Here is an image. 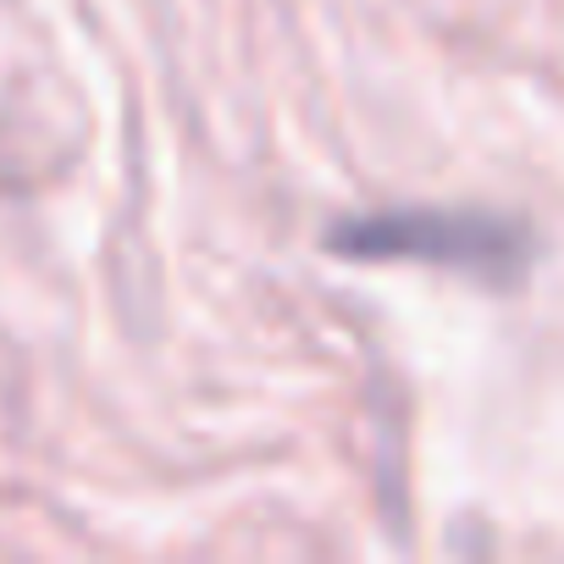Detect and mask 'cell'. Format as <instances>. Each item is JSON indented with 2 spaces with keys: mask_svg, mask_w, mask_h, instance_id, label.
I'll use <instances>...</instances> for the list:
<instances>
[{
  "mask_svg": "<svg viewBox=\"0 0 564 564\" xmlns=\"http://www.w3.org/2000/svg\"><path fill=\"white\" fill-rule=\"evenodd\" d=\"M333 249L349 260H426L476 276H509L525 260V232L503 216L465 210H377L333 227Z\"/></svg>",
  "mask_w": 564,
  "mask_h": 564,
  "instance_id": "1",
  "label": "cell"
}]
</instances>
